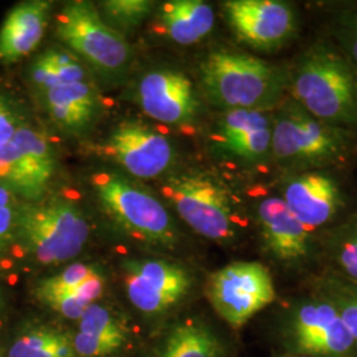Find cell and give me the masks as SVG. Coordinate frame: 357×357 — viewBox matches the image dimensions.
<instances>
[{"instance_id":"cell-12","label":"cell","mask_w":357,"mask_h":357,"mask_svg":"<svg viewBox=\"0 0 357 357\" xmlns=\"http://www.w3.org/2000/svg\"><path fill=\"white\" fill-rule=\"evenodd\" d=\"M125 282L130 302L146 314L166 311L191 287V277L185 268L162 259L128 262Z\"/></svg>"},{"instance_id":"cell-33","label":"cell","mask_w":357,"mask_h":357,"mask_svg":"<svg viewBox=\"0 0 357 357\" xmlns=\"http://www.w3.org/2000/svg\"><path fill=\"white\" fill-rule=\"evenodd\" d=\"M19 128L13 107L6 100L0 98V150L11 142Z\"/></svg>"},{"instance_id":"cell-7","label":"cell","mask_w":357,"mask_h":357,"mask_svg":"<svg viewBox=\"0 0 357 357\" xmlns=\"http://www.w3.org/2000/svg\"><path fill=\"white\" fill-rule=\"evenodd\" d=\"M93 187L103 208L137 238L169 246L176 241L172 218L153 193L132 180L113 172L93 176Z\"/></svg>"},{"instance_id":"cell-1","label":"cell","mask_w":357,"mask_h":357,"mask_svg":"<svg viewBox=\"0 0 357 357\" xmlns=\"http://www.w3.org/2000/svg\"><path fill=\"white\" fill-rule=\"evenodd\" d=\"M291 100L335 128H357V66L343 52L317 44L305 52L289 75Z\"/></svg>"},{"instance_id":"cell-23","label":"cell","mask_w":357,"mask_h":357,"mask_svg":"<svg viewBox=\"0 0 357 357\" xmlns=\"http://www.w3.org/2000/svg\"><path fill=\"white\" fill-rule=\"evenodd\" d=\"M326 249L340 278L357 286V213L327 233Z\"/></svg>"},{"instance_id":"cell-3","label":"cell","mask_w":357,"mask_h":357,"mask_svg":"<svg viewBox=\"0 0 357 357\" xmlns=\"http://www.w3.org/2000/svg\"><path fill=\"white\" fill-rule=\"evenodd\" d=\"M351 132L321 122L290 98L273 116L271 156L290 172L323 169L352 153Z\"/></svg>"},{"instance_id":"cell-20","label":"cell","mask_w":357,"mask_h":357,"mask_svg":"<svg viewBox=\"0 0 357 357\" xmlns=\"http://www.w3.org/2000/svg\"><path fill=\"white\" fill-rule=\"evenodd\" d=\"M159 17L167 36L180 45L202 41L215 26L213 8L202 0L166 1Z\"/></svg>"},{"instance_id":"cell-25","label":"cell","mask_w":357,"mask_h":357,"mask_svg":"<svg viewBox=\"0 0 357 357\" xmlns=\"http://www.w3.org/2000/svg\"><path fill=\"white\" fill-rule=\"evenodd\" d=\"M105 280L100 270L82 282L72 293L66 294L50 305L54 311L69 319H79L88 307L102 295Z\"/></svg>"},{"instance_id":"cell-19","label":"cell","mask_w":357,"mask_h":357,"mask_svg":"<svg viewBox=\"0 0 357 357\" xmlns=\"http://www.w3.org/2000/svg\"><path fill=\"white\" fill-rule=\"evenodd\" d=\"M44 101L52 121L66 132H82L98 112V96L88 81L45 90Z\"/></svg>"},{"instance_id":"cell-15","label":"cell","mask_w":357,"mask_h":357,"mask_svg":"<svg viewBox=\"0 0 357 357\" xmlns=\"http://www.w3.org/2000/svg\"><path fill=\"white\" fill-rule=\"evenodd\" d=\"M138 101L144 114L172 126L188 123L197 109L190 78L169 69L153 70L142 77Z\"/></svg>"},{"instance_id":"cell-30","label":"cell","mask_w":357,"mask_h":357,"mask_svg":"<svg viewBox=\"0 0 357 357\" xmlns=\"http://www.w3.org/2000/svg\"><path fill=\"white\" fill-rule=\"evenodd\" d=\"M17 203L8 187L0 183V252H3L13 237L19 218Z\"/></svg>"},{"instance_id":"cell-29","label":"cell","mask_w":357,"mask_h":357,"mask_svg":"<svg viewBox=\"0 0 357 357\" xmlns=\"http://www.w3.org/2000/svg\"><path fill=\"white\" fill-rule=\"evenodd\" d=\"M149 0H109L103 1L102 10L109 20L121 28L139 26L153 10Z\"/></svg>"},{"instance_id":"cell-11","label":"cell","mask_w":357,"mask_h":357,"mask_svg":"<svg viewBox=\"0 0 357 357\" xmlns=\"http://www.w3.org/2000/svg\"><path fill=\"white\" fill-rule=\"evenodd\" d=\"M224 13L237 38L257 50L282 47L296 29L293 8L278 0H229Z\"/></svg>"},{"instance_id":"cell-9","label":"cell","mask_w":357,"mask_h":357,"mask_svg":"<svg viewBox=\"0 0 357 357\" xmlns=\"http://www.w3.org/2000/svg\"><path fill=\"white\" fill-rule=\"evenodd\" d=\"M54 168L51 142L29 126L17 128L11 142L0 150V183L31 202L43 197Z\"/></svg>"},{"instance_id":"cell-32","label":"cell","mask_w":357,"mask_h":357,"mask_svg":"<svg viewBox=\"0 0 357 357\" xmlns=\"http://www.w3.org/2000/svg\"><path fill=\"white\" fill-rule=\"evenodd\" d=\"M336 38L343 53L357 66V13H345L339 17Z\"/></svg>"},{"instance_id":"cell-34","label":"cell","mask_w":357,"mask_h":357,"mask_svg":"<svg viewBox=\"0 0 357 357\" xmlns=\"http://www.w3.org/2000/svg\"><path fill=\"white\" fill-rule=\"evenodd\" d=\"M290 357H308V356H302V355H299V356H290Z\"/></svg>"},{"instance_id":"cell-18","label":"cell","mask_w":357,"mask_h":357,"mask_svg":"<svg viewBox=\"0 0 357 357\" xmlns=\"http://www.w3.org/2000/svg\"><path fill=\"white\" fill-rule=\"evenodd\" d=\"M51 7L45 0L24 1L13 7L0 28V64H13L38 48Z\"/></svg>"},{"instance_id":"cell-31","label":"cell","mask_w":357,"mask_h":357,"mask_svg":"<svg viewBox=\"0 0 357 357\" xmlns=\"http://www.w3.org/2000/svg\"><path fill=\"white\" fill-rule=\"evenodd\" d=\"M72 343L77 355L82 357L107 356L123 344V342H119V340L91 336V335H85L79 332H77Z\"/></svg>"},{"instance_id":"cell-27","label":"cell","mask_w":357,"mask_h":357,"mask_svg":"<svg viewBox=\"0 0 357 357\" xmlns=\"http://www.w3.org/2000/svg\"><path fill=\"white\" fill-rule=\"evenodd\" d=\"M321 293L337 307L357 347V286L340 277L327 278L323 282Z\"/></svg>"},{"instance_id":"cell-17","label":"cell","mask_w":357,"mask_h":357,"mask_svg":"<svg viewBox=\"0 0 357 357\" xmlns=\"http://www.w3.org/2000/svg\"><path fill=\"white\" fill-rule=\"evenodd\" d=\"M273 119L259 110H228L218 122L217 146L246 163H261L271 155Z\"/></svg>"},{"instance_id":"cell-13","label":"cell","mask_w":357,"mask_h":357,"mask_svg":"<svg viewBox=\"0 0 357 357\" xmlns=\"http://www.w3.org/2000/svg\"><path fill=\"white\" fill-rule=\"evenodd\" d=\"M107 151L128 174L139 178L160 176L174 162L171 142L139 122H122L113 130Z\"/></svg>"},{"instance_id":"cell-14","label":"cell","mask_w":357,"mask_h":357,"mask_svg":"<svg viewBox=\"0 0 357 357\" xmlns=\"http://www.w3.org/2000/svg\"><path fill=\"white\" fill-rule=\"evenodd\" d=\"M280 196L310 231L330 224L344 205L339 183L324 169L289 174Z\"/></svg>"},{"instance_id":"cell-16","label":"cell","mask_w":357,"mask_h":357,"mask_svg":"<svg viewBox=\"0 0 357 357\" xmlns=\"http://www.w3.org/2000/svg\"><path fill=\"white\" fill-rule=\"evenodd\" d=\"M255 217L264 243L284 265L303 262L310 255V230L298 221L280 195L264 197L255 206Z\"/></svg>"},{"instance_id":"cell-28","label":"cell","mask_w":357,"mask_h":357,"mask_svg":"<svg viewBox=\"0 0 357 357\" xmlns=\"http://www.w3.org/2000/svg\"><path fill=\"white\" fill-rule=\"evenodd\" d=\"M78 320L79 333L114 339L123 343L126 340V333L118 323V320L115 319L114 315L107 308L97 303H93L91 306L88 307V310Z\"/></svg>"},{"instance_id":"cell-21","label":"cell","mask_w":357,"mask_h":357,"mask_svg":"<svg viewBox=\"0 0 357 357\" xmlns=\"http://www.w3.org/2000/svg\"><path fill=\"white\" fill-rule=\"evenodd\" d=\"M153 357H222V349L206 326L188 320L171 331Z\"/></svg>"},{"instance_id":"cell-22","label":"cell","mask_w":357,"mask_h":357,"mask_svg":"<svg viewBox=\"0 0 357 357\" xmlns=\"http://www.w3.org/2000/svg\"><path fill=\"white\" fill-rule=\"evenodd\" d=\"M31 81L44 93L59 85L86 81V70L72 52L50 50L31 66Z\"/></svg>"},{"instance_id":"cell-5","label":"cell","mask_w":357,"mask_h":357,"mask_svg":"<svg viewBox=\"0 0 357 357\" xmlns=\"http://www.w3.org/2000/svg\"><path fill=\"white\" fill-rule=\"evenodd\" d=\"M180 218L197 234L218 243L237 237L238 221L228 190L213 176L188 172L168 178L162 187Z\"/></svg>"},{"instance_id":"cell-6","label":"cell","mask_w":357,"mask_h":357,"mask_svg":"<svg viewBox=\"0 0 357 357\" xmlns=\"http://www.w3.org/2000/svg\"><path fill=\"white\" fill-rule=\"evenodd\" d=\"M56 33L78 59L103 76L126 70L130 45L89 1H69L57 15Z\"/></svg>"},{"instance_id":"cell-8","label":"cell","mask_w":357,"mask_h":357,"mask_svg":"<svg viewBox=\"0 0 357 357\" xmlns=\"http://www.w3.org/2000/svg\"><path fill=\"white\" fill-rule=\"evenodd\" d=\"M206 294L217 315L231 327L240 328L274 302L275 287L266 266L238 261L211 275Z\"/></svg>"},{"instance_id":"cell-24","label":"cell","mask_w":357,"mask_h":357,"mask_svg":"<svg viewBox=\"0 0 357 357\" xmlns=\"http://www.w3.org/2000/svg\"><path fill=\"white\" fill-rule=\"evenodd\" d=\"M97 271L98 268H94L93 265L72 264L61 273L40 282L36 295L43 303L50 306L59 298L72 293L82 282L86 281Z\"/></svg>"},{"instance_id":"cell-2","label":"cell","mask_w":357,"mask_h":357,"mask_svg":"<svg viewBox=\"0 0 357 357\" xmlns=\"http://www.w3.org/2000/svg\"><path fill=\"white\" fill-rule=\"evenodd\" d=\"M200 78L209 101L227 112H265L281 100L289 84V75L281 68L252 54L228 51L205 57Z\"/></svg>"},{"instance_id":"cell-26","label":"cell","mask_w":357,"mask_h":357,"mask_svg":"<svg viewBox=\"0 0 357 357\" xmlns=\"http://www.w3.org/2000/svg\"><path fill=\"white\" fill-rule=\"evenodd\" d=\"M63 336L47 327L29 328L15 339L8 357H56V348Z\"/></svg>"},{"instance_id":"cell-10","label":"cell","mask_w":357,"mask_h":357,"mask_svg":"<svg viewBox=\"0 0 357 357\" xmlns=\"http://www.w3.org/2000/svg\"><path fill=\"white\" fill-rule=\"evenodd\" d=\"M291 336L302 356L348 357L356 347L337 307L323 293L295 308Z\"/></svg>"},{"instance_id":"cell-4","label":"cell","mask_w":357,"mask_h":357,"mask_svg":"<svg viewBox=\"0 0 357 357\" xmlns=\"http://www.w3.org/2000/svg\"><path fill=\"white\" fill-rule=\"evenodd\" d=\"M16 229L26 250L43 265L75 258L89 238V224L82 212L61 197L20 209Z\"/></svg>"}]
</instances>
